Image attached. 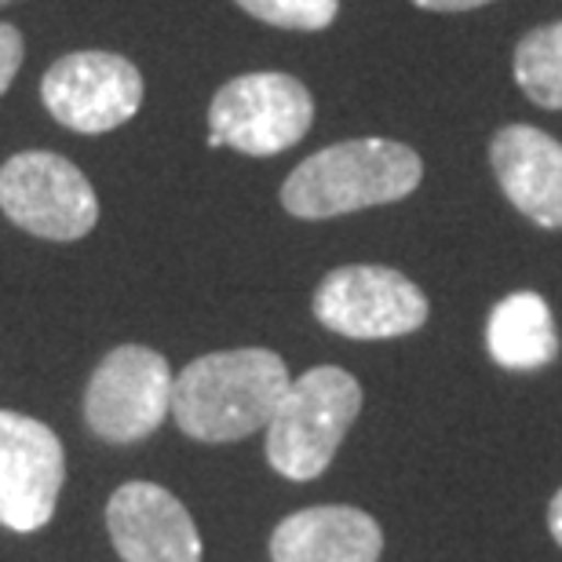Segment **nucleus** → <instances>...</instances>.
<instances>
[{"mask_svg": "<svg viewBox=\"0 0 562 562\" xmlns=\"http://www.w3.org/2000/svg\"><path fill=\"white\" fill-rule=\"evenodd\" d=\"M22 55H26V44H22V33L8 22H0V95L8 92L11 81H15Z\"/></svg>", "mask_w": 562, "mask_h": 562, "instance_id": "obj_16", "label": "nucleus"}, {"mask_svg": "<svg viewBox=\"0 0 562 562\" xmlns=\"http://www.w3.org/2000/svg\"><path fill=\"white\" fill-rule=\"evenodd\" d=\"M427 311L431 307L420 285H413L395 267L376 263L336 267L314 292V318L347 340L409 336L427 322Z\"/></svg>", "mask_w": 562, "mask_h": 562, "instance_id": "obj_6", "label": "nucleus"}, {"mask_svg": "<svg viewBox=\"0 0 562 562\" xmlns=\"http://www.w3.org/2000/svg\"><path fill=\"white\" fill-rule=\"evenodd\" d=\"M424 179V161L398 139H347L311 154L281 183V205L296 220H333L347 212L409 198Z\"/></svg>", "mask_w": 562, "mask_h": 562, "instance_id": "obj_2", "label": "nucleus"}, {"mask_svg": "<svg viewBox=\"0 0 562 562\" xmlns=\"http://www.w3.org/2000/svg\"><path fill=\"white\" fill-rule=\"evenodd\" d=\"M362 409V384L340 366H314L292 380L267 424V460L292 482L318 479Z\"/></svg>", "mask_w": 562, "mask_h": 562, "instance_id": "obj_3", "label": "nucleus"}, {"mask_svg": "<svg viewBox=\"0 0 562 562\" xmlns=\"http://www.w3.org/2000/svg\"><path fill=\"white\" fill-rule=\"evenodd\" d=\"M172 369L154 347H117L95 366L92 380H88V427L106 442H139L172 413Z\"/></svg>", "mask_w": 562, "mask_h": 562, "instance_id": "obj_8", "label": "nucleus"}, {"mask_svg": "<svg viewBox=\"0 0 562 562\" xmlns=\"http://www.w3.org/2000/svg\"><path fill=\"white\" fill-rule=\"evenodd\" d=\"M292 376L281 355L238 347L194 358L172 384V417L198 442H238L271 424Z\"/></svg>", "mask_w": 562, "mask_h": 562, "instance_id": "obj_1", "label": "nucleus"}, {"mask_svg": "<svg viewBox=\"0 0 562 562\" xmlns=\"http://www.w3.org/2000/svg\"><path fill=\"white\" fill-rule=\"evenodd\" d=\"M384 552V533L362 508L325 504L303 508L278 522L271 537L274 562H376Z\"/></svg>", "mask_w": 562, "mask_h": 562, "instance_id": "obj_12", "label": "nucleus"}, {"mask_svg": "<svg viewBox=\"0 0 562 562\" xmlns=\"http://www.w3.org/2000/svg\"><path fill=\"white\" fill-rule=\"evenodd\" d=\"M504 198L544 231H562V143L537 125H504L490 139Z\"/></svg>", "mask_w": 562, "mask_h": 562, "instance_id": "obj_11", "label": "nucleus"}, {"mask_svg": "<svg viewBox=\"0 0 562 562\" xmlns=\"http://www.w3.org/2000/svg\"><path fill=\"white\" fill-rule=\"evenodd\" d=\"M143 74L114 52H70L48 66L41 103L63 128L103 136L121 128L143 106Z\"/></svg>", "mask_w": 562, "mask_h": 562, "instance_id": "obj_7", "label": "nucleus"}, {"mask_svg": "<svg viewBox=\"0 0 562 562\" xmlns=\"http://www.w3.org/2000/svg\"><path fill=\"white\" fill-rule=\"evenodd\" d=\"M512 74L530 103L541 110H562V22L533 26L515 44Z\"/></svg>", "mask_w": 562, "mask_h": 562, "instance_id": "obj_14", "label": "nucleus"}, {"mask_svg": "<svg viewBox=\"0 0 562 562\" xmlns=\"http://www.w3.org/2000/svg\"><path fill=\"white\" fill-rule=\"evenodd\" d=\"M548 530H552L555 544L562 548V490L552 497V508H548Z\"/></svg>", "mask_w": 562, "mask_h": 562, "instance_id": "obj_18", "label": "nucleus"}, {"mask_svg": "<svg viewBox=\"0 0 562 562\" xmlns=\"http://www.w3.org/2000/svg\"><path fill=\"white\" fill-rule=\"evenodd\" d=\"M0 209L15 227L48 241H77L99 223L88 176L52 150H22L0 165Z\"/></svg>", "mask_w": 562, "mask_h": 562, "instance_id": "obj_5", "label": "nucleus"}, {"mask_svg": "<svg viewBox=\"0 0 562 562\" xmlns=\"http://www.w3.org/2000/svg\"><path fill=\"white\" fill-rule=\"evenodd\" d=\"M486 344L493 362L515 373L548 366L559 355V333L552 307L537 292H512L490 314Z\"/></svg>", "mask_w": 562, "mask_h": 562, "instance_id": "obj_13", "label": "nucleus"}, {"mask_svg": "<svg viewBox=\"0 0 562 562\" xmlns=\"http://www.w3.org/2000/svg\"><path fill=\"white\" fill-rule=\"evenodd\" d=\"M0 4H8V0H0Z\"/></svg>", "mask_w": 562, "mask_h": 562, "instance_id": "obj_19", "label": "nucleus"}, {"mask_svg": "<svg viewBox=\"0 0 562 562\" xmlns=\"http://www.w3.org/2000/svg\"><path fill=\"white\" fill-rule=\"evenodd\" d=\"M314 125V95L289 74H241L212 95L209 146L271 157L296 146Z\"/></svg>", "mask_w": 562, "mask_h": 562, "instance_id": "obj_4", "label": "nucleus"}, {"mask_svg": "<svg viewBox=\"0 0 562 562\" xmlns=\"http://www.w3.org/2000/svg\"><path fill=\"white\" fill-rule=\"evenodd\" d=\"M234 4L267 26L300 33L329 30L340 15V0H234Z\"/></svg>", "mask_w": 562, "mask_h": 562, "instance_id": "obj_15", "label": "nucleus"}, {"mask_svg": "<svg viewBox=\"0 0 562 562\" xmlns=\"http://www.w3.org/2000/svg\"><path fill=\"white\" fill-rule=\"evenodd\" d=\"M106 530L125 562H201L194 519L157 482H125L106 504Z\"/></svg>", "mask_w": 562, "mask_h": 562, "instance_id": "obj_10", "label": "nucleus"}, {"mask_svg": "<svg viewBox=\"0 0 562 562\" xmlns=\"http://www.w3.org/2000/svg\"><path fill=\"white\" fill-rule=\"evenodd\" d=\"M413 4L424 11H475V8L493 4V0H413Z\"/></svg>", "mask_w": 562, "mask_h": 562, "instance_id": "obj_17", "label": "nucleus"}, {"mask_svg": "<svg viewBox=\"0 0 562 562\" xmlns=\"http://www.w3.org/2000/svg\"><path fill=\"white\" fill-rule=\"evenodd\" d=\"M66 479L59 435L48 424L0 409V522L33 533L55 515Z\"/></svg>", "mask_w": 562, "mask_h": 562, "instance_id": "obj_9", "label": "nucleus"}]
</instances>
